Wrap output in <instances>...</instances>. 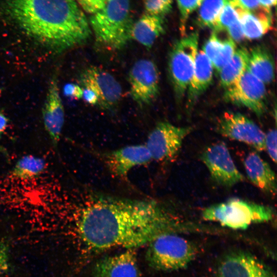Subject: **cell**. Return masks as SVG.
Segmentation results:
<instances>
[{
  "label": "cell",
  "instance_id": "6da1fadb",
  "mask_svg": "<svg viewBox=\"0 0 277 277\" xmlns=\"http://www.w3.org/2000/svg\"><path fill=\"white\" fill-rule=\"evenodd\" d=\"M74 210L77 236L88 250L114 247L135 248L164 233L175 232L177 223L154 200L123 198L84 190Z\"/></svg>",
  "mask_w": 277,
  "mask_h": 277
},
{
  "label": "cell",
  "instance_id": "7a4b0ae2",
  "mask_svg": "<svg viewBox=\"0 0 277 277\" xmlns=\"http://www.w3.org/2000/svg\"><path fill=\"white\" fill-rule=\"evenodd\" d=\"M5 6L20 28L55 52L80 45L91 34L75 0H5Z\"/></svg>",
  "mask_w": 277,
  "mask_h": 277
},
{
  "label": "cell",
  "instance_id": "3957f363",
  "mask_svg": "<svg viewBox=\"0 0 277 277\" xmlns=\"http://www.w3.org/2000/svg\"><path fill=\"white\" fill-rule=\"evenodd\" d=\"M89 23L97 43L109 49H121L131 39L133 22L129 0H107L91 14Z\"/></svg>",
  "mask_w": 277,
  "mask_h": 277
},
{
  "label": "cell",
  "instance_id": "277c9868",
  "mask_svg": "<svg viewBox=\"0 0 277 277\" xmlns=\"http://www.w3.org/2000/svg\"><path fill=\"white\" fill-rule=\"evenodd\" d=\"M148 244L146 261L151 268L157 270L171 271L183 269L196 253L194 246L175 232L160 234Z\"/></svg>",
  "mask_w": 277,
  "mask_h": 277
},
{
  "label": "cell",
  "instance_id": "5b68a950",
  "mask_svg": "<svg viewBox=\"0 0 277 277\" xmlns=\"http://www.w3.org/2000/svg\"><path fill=\"white\" fill-rule=\"evenodd\" d=\"M202 215L205 220L217 222L225 227L245 229L252 224L272 220L273 212L265 205L231 199L205 208Z\"/></svg>",
  "mask_w": 277,
  "mask_h": 277
},
{
  "label": "cell",
  "instance_id": "8992f818",
  "mask_svg": "<svg viewBox=\"0 0 277 277\" xmlns=\"http://www.w3.org/2000/svg\"><path fill=\"white\" fill-rule=\"evenodd\" d=\"M197 32L175 42L168 56V72L176 96L181 98L187 90L192 78L198 52Z\"/></svg>",
  "mask_w": 277,
  "mask_h": 277
},
{
  "label": "cell",
  "instance_id": "52a82bcc",
  "mask_svg": "<svg viewBox=\"0 0 277 277\" xmlns=\"http://www.w3.org/2000/svg\"><path fill=\"white\" fill-rule=\"evenodd\" d=\"M192 129L191 127H179L167 122L158 123L145 144L152 160L164 162L174 158Z\"/></svg>",
  "mask_w": 277,
  "mask_h": 277
},
{
  "label": "cell",
  "instance_id": "ba28073f",
  "mask_svg": "<svg viewBox=\"0 0 277 277\" xmlns=\"http://www.w3.org/2000/svg\"><path fill=\"white\" fill-rule=\"evenodd\" d=\"M224 98L227 102L246 107L261 116L266 108L265 86L246 68L235 82L225 89Z\"/></svg>",
  "mask_w": 277,
  "mask_h": 277
},
{
  "label": "cell",
  "instance_id": "9c48e42d",
  "mask_svg": "<svg viewBox=\"0 0 277 277\" xmlns=\"http://www.w3.org/2000/svg\"><path fill=\"white\" fill-rule=\"evenodd\" d=\"M160 72L155 63L148 59H141L132 66L129 73L131 96L140 106L154 101L160 92Z\"/></svg>",
  "mask_w": 277,
  "mask_h": 277
},
{
  "label": "cell",
  "instance_id": "30bf717a",
  "mask_svg": "<svg viewBox=\"0 0 277 277\" xmlns=\"http://www.w3.org/2000/svg\"><path fill=\"white\" fill-rule=\"evenodd\" d=\"M217 129L226 137L243 142L258 151L265 150V133L243 114L224 113L218 121Z\"/></svg>",
  "mask_w": 277,
  "mask_h": 277
},
{
  "label": "cell",
  "instance_id": "8fae6325",
  "mask_svg": "<svg viewBox=\"0 0 277 277\" xmlns=\"http://www.w3.org/2000/svg\"><path fill=\"white\" fill-rule=\"evenodd\" d=\"M201 159L212 179L220 185L230 187L244 180L228 148L223 142L207 147L202 154Z\"/></svg>",
  "mask_w": 277,
  "mask_h": 277
},
{
  "label": "cell",
  "instance_id": "7c38bea8",
  "mask_svg": "<svg viewBox=\"0 0 277 277\" xmlns=\"http://www.w3.org/2000/svg\"><path fill=\"white\" fill-rule=\"evenodd\" d=\"M83 87L89 88L98 95L97 105L104 109L114 107L121 100L122 89L114 77L104 69L96 66L85 69L80 76Z\"/></svg>",
  "mask_w": 277,
  "mask_h": 277
},
{
  "label": "cell",
  "instance_id": "4fadbf2b",
  "mask_svg": "<svg viewBox=\"0 0 277 277\" xmlns=\"http://www.w3.org/2000/svg\"><path fill=\"white\" fill-rule=\"evenodd\" d=\"M218 277H275L272 271L256 257L236 252L225 257L217 269Z\"/></svg>",
  "mask_w": 277,
  "mask_h": 277
},
{
  "label": "cell",
  "instance_id": "5bb4252c",
  "mask_svg": "<svg viewBox=\"0 0 277 277\" xmlns=\"http://www.w3.org/2000/svg\"><path fill=\"white\" fill-rule=\"evenodd\" d=\"M152 160L145 144L125 146L109 152L105 156V162L109 171L121 178H125L135 167L146 164Z\"/></svg>",
  "mask_w": 277,
  "mask_h": 277
},
{
  "label": "cell",
  "instance_id": "9a60e30c",
  "mask_svg": "<svg viewBox=\"0 0 277 277\" xmlns=\"http://www.w3.org/2000/svg\"><path fill=\"white\" fill-rule=\"evenodd\" d=\"M42 115L45 130L53 146L56 147L64 124L65 112L56 75L52 77L49 84Z\"/></svg>",
  "mask_w": 277,
  "mask_h": 277
},
{
  "label": "cell",
  "instance_id": "2e32d148",
  "mask_svg": "<svg viewBox=\"0 0 277 277\" xmlns=\"http://www.w3.org/2000/svg\"><path fill=\"white\" fill-rule=\"evenodd\" d=\"M95 277H138L135 251L129 249L121 254L104 258L93 268Z\"/></svg>",
  "mask_w": 277,
  "mask_h": 277
},
{
  "label": "cell",
  "instance_id": "e0dca14e",
  "mask_svg": "<svg viewBox=\"0 0 277 277\" xmlns=\"http://www.w3.org/2000/svg\"><path fill=\"white\" fill-rule=\"evenodd\" d=\"M244 164L247 176L251 183L262 191L275 195V174L266 161L258 153L253 152L246 157Z\"/></svg>",
  "mask_w": 277,
  "mask_h": 277
},
{
  "label": "cell",
  "instance_id": "ac0fdd59",
  "mask_svg": "<svg viewBox=\"0 0 277 277\" xmlns=\"http://www.w3.org/2000/svg\"><path fill=\"white\" fill-rule=\"evenodd\" d=\"M244 37L255 39L262 37L271 26L272 17L270 9L260 7L253 12L235 7Z\"/></svg>",
  "mask_w": 277,
  "mask_h": 277
},
{
  "label": "cell",
  "instance_id": "d6986e66",
  "mask_svg": "<svg viewBox=\"0 0 277 277\" xmlns=\"http://www.w3.org/2000/svg\"><path fill=\"white\" fill-rule=\"evenodd\" d=\"M164 17L145 13L133 22L131 39H133L148 49L153 45L156 40L165 31Z\"/></svg>",
  "mask_w": 277,
  "mask_h": 277
},
{
  "label": "cell",
  "instance_id": "ffe728a7",
  "mask_svg": "<svg viewBox=\"0 0 277 277\" xmlns=\"http://www.w3.org/2000/svg\"><path fill=\"white\" fill-rule=\"evenodd\" d=\"M213 67L211 61L203 51L197 52L193 75L187 89L190 104L195 101L211 85L213 81Z\"/></svg>",
  "mask_w": 277,
  "mask_h": 277
},
{
  "label": "cell",
  "instance_id": "44dd1931",
  "mask_svg": "<svg viewBox=\"0 0 277 277\" xmlns=\"http://www.w3.org/2000/svg\"><path fill=\"white\" fill-rule=\"evenodd\" d=\"M274 68L273 56L265 47L256 46L248 51L247 69L264 84L273 81Z\"/></svg>",
  "mask_w": 277,
  "mask_h": 277
},
{
  "label": "cell",
  "instance_id": "7402d4cb",
  "mask_svg": "<svg viewBox=\"0 0 277 277\" xmlns=\"http://www.w3.org/2000/svg\"><path fill=\"white\" fill-rule=\"evenodd\" d=\"M248 51L245 48L235 50L230 60L219 72L220 84L226 89L241 76L247 68Z\"/></svg>",
  "mask_w": 277,
  "mask_h": 277
},
{
  "label": "cell",
  "instance_id": "603a6c76",
  "mask_svg": "<svg viewBox=\"0 0 277 277\" xmlns=\"http://www.w3.org/2000/svg\"><path fill=\"white\" fill-rule=\"evenodd\" d=\"M46 167L45 161L39 157L26 155L16 162L10 172V175L14 179L29 180L41 175Z\"/></svg>",
  "mask_w": 277,
  "mask_h": 277
},
{
  "label": "cell",
  "instance_id": "cb8c5ba5",
  "mask_svg": "<svg viewBox=\"0 0 277 277\" xmlns=\"http://www.w3.org/2000/svg\"><path fill=\"white\" fill-rule=\"evenodd\" d=\"M230 0H204L199 12L196 23L200 27L213 29L217 17Z\"/></svg>",
  "mask_w": 277,
  "mask_h": 277
},
{
  "label": "cell",
  "instance_id": "d4e9b609",
  "mask_svg": "<svg viewBox=\"0 0 277 277\" xmlns=\"http://www.w3.org/2000/svg\"><path fill=\"white\" fill-rule=\"evenodd\" d=\"M238 19L239 15L236 9L229 1L220 12L213 29L216 32L226 30Z\"/></svg>",
  "mask_w": 277,
  "mask_h": 277
},
{
  "label": "cell",
  "instance_id": "484cf974",
  "mask_svg": "<svg viewBox=\"0 0 277 277\" xmlns=\"http://www.w3.org/2000/svg\"><path fill=\"white\" fill-rule=\"evenodd\" d=\"M236 50L235 42L230 37L223 41L222 48L212 62L213 67L219 73L230 60Z\"/></svg>",
  "mask_w": 277,
  "mask_h": 277
},
{
  "label": "cell",
  "instance_id": "4316f807",
  "mask_svg": "<svg viewBox=\"0 0 277 277\" xmlns=\"http://www.w3.org/2000/svg\"><path fill=\"white\" fill-rule=\"evenodd\" d=\"M180 12V31L184 36L186 24L189 15L199 7L203 0H176Z\"/></svg>",
  "mask_w": 277,
  "mask_h": 277
},
{
  "label": "cell",
  "instance_id": "83f0119b",
  "mask_svg": "<svg viewBox=\"0 0 277 277\" xmlns=\"http://www.w3.org/2000/svg\"><path fill=\"white\" fill-rule=\"evenodd\" d=\"M146 13L164 17L171 10L172 0H143Z\"/></svg>",
  "mask_w": 277,
  "mask_h": 277
},
{
  "label": "cell",
  "instance_id": "f1b7e54d",
  "mask_svg": "<svg viewBox=\"0 0 277 277\" xmlns=\"http://www.w3.org/2000/svg\"><path fill=\"white\" fill-rule=\"evenodd\" d=\"M223 44L217 35V32L213 31L204 44L203 51L209 60L213 62L221 51Z\"/></svg>",
  "mask_w": 277,
  "mask_h": 277
},
{
  "label": "cell",
  "instance_id": "f546056e",
  "mask_svg": "<svg viewBox=\"0 0 277 277\" xmlns=\"http://www.w3.org/2000/svg\"><path fill=\"white\" fill-rule=\"evenodd\" d=\"M265 150L274 163L276 162V131L271 129L265 134Z\"/></svg>",
  "mask_w": 277,
  "mask_h": 277
},
{
  "label": "cell",
  "instance_id": "4dcf8cb0",
  "mask_svg": "<svg viewBox=\"0 0 277 277\" xmlns=\"http://www.w3.org/2000/svg\"><path fill=\"white\" fill-rule=\"evenodd\" d=\"M77 1L85 11L92 14L101 10L107 0H77Z\"/></svg>",
  "mask_w": 277,
  "mask_h": 277
},
{
  "label": "cell",
  "instance_id": "1f68e13d",
  "mask_svg": "<svg viewBox=\"0 0 277 277\" xmlns=\"http://www.w3.org/2000/svg\"><path fill=\"white\" fill-rule=\"evenodd\" d=\"M9 269V248L6 243L0 240V275Z\"/></svg>",
  "mask_w": 277,
  "mask_h": 277
},
{
  "label": "cell",
  "instance_id": "d6a6232c",
  "mask_svg": "<svg viewBox=\"0 0 277 277\" xmlns=\"http://www.w3.org/2000/svg\"><path fill=\"white\" fill-rule=\"evenodd\" d=\"M64 95L72 100H79L83 95V88L74 83H68L64 87Z\"/></svg>",
  "mask_w": 277,
  "mask_h": 277
},
{
  "label": "cell",
  "instance_id": "836d02e7",
  "mask_svg": "<svg viewBox=\"0 0 277 277\" xmlns=\"http://www.w3.org/2000/svg\"><path fill=\"white\" fill-rule=\"evenodd\" d=\"M231 38L234 42H240L244 35L239 19L232 23L226 30Z\"/></svg>",
  "mask_w": 277,
  "mask_h": 277
},
{
  "label": "cell",
  "instance_id": "e575fe53",
  "mask_svg": "<svg viewBox=\"0 0 277 277\" xmlns=\"http://www.w3.org/2000/svg\"><path fill=\"white\" fill-rule=\"evenodd\" d=\"M232 5L244 10L253 12L260 7V0H230Z\"/></svg>",
  "mask_w": 277,
  "mask_h": 277
},
{
  "label": "cell",
  "instance_id": "d590c367",
  "mask_svg": "<svg viewBox=\"0 0 277 277\" xmlns=\"http://www.w3.org/2000/svg\"><path fill=\"white\" fill-rule=\"evenodd\" d=\"M83 95L82 98L84 102L91 105H97L98 102V97L96 93L92 89L83 87Z\"/></svg>",
  "mask_w": 277,
  "mask_h": 277
},
{
  "label": "cell",
  "instance_id": "8d00e7d4",
  "mask_svg": "<svg viewBox=\"0 0 277 277\" xmlns=\"http://www.w3.org/2000/svg\"><path fill=\"white\" fill-rule=\"evenodd\" d=\"M9 124V119L7 116L0 111V153L4 154H7L6 149L2 146L1 140L3 133L6 131Z\"/></svg>",
  "mask_w": 277,
  "mask_h": 277
},
{
  "label": "cell",
  "instance_id": "74e56055",
  "mask_svg": "<svg viewBox=\"0 0 277 277\" xmlns=\"http://www.w3.org/2000/svg\"><path fill=\"white\" fill-rule=\"evenodd\" d=\"M276 0H260L261 6L265 8L270 9L272 5H275Z\"/></svg>",
  "mask_w": 277,
  "mask_h": 277
}]
</instances>
